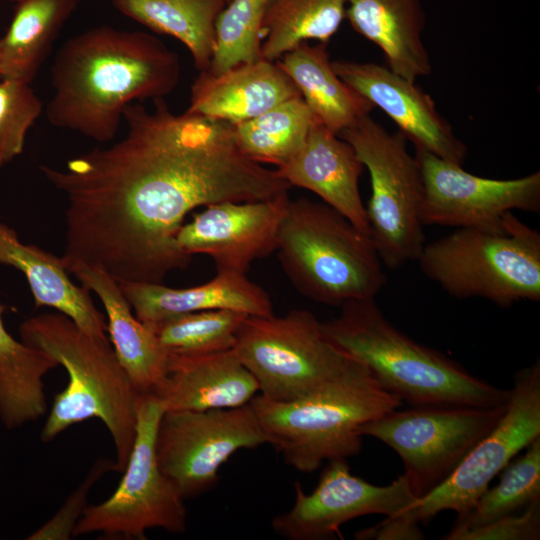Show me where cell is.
I'll return each mask as SVG.
<instances>
[{"mask_svg": "<svg viewBox=\"0 0 540 540\" xmlns=\"http://www.w3.org/2000/svg\"><path fill=\"white\" fill-rule=\"evenodd\" d=\"M359 540H418L425 536L418 524H411L394 517H386L379 524L355 533Z\"/></svg>", "mask_w": 540, "mask_h": 540, "instance_id": "8d00e7d4", "label": "cell"}, {"mask_svg": "<svg viewBox=\"0 0 540 540\" xmlns=\"http://www.w3.org/2000/svg\"><path fill=\"white\" fill-rule=\"evenodd\" d=\"M165 412L151 393L140 394L133 449L114 493L88 505L73 537L101 533L107 539H146V531L163 529L182 534L187 529L184 498L161 471L155 452L159 421Z\"/></svg>", "mask_w": 540, "mask_h": 540, "instance_id": "30bf717a", "label": "cell"}, {"mask_svg": "<svg viewBox=\"0 0 540 540\" xmlns=\"http://www.w3.org/2000/svg\"><path fill=\"white\" fill-rule=\"evenodd\" d=\"M368 169L371 196L366 208L370 237L384 267L395 270L416 261L425 235L424 186L419 163L400 131L389 133L369 114L341 131Z\"/></svg>", "mask_w": 540, "mask_h": 540, "instance_id": "ba28073f", "label": "cell"}, {"mask_svg": "<svg viewBox=\"0 0 540 540\" xmlns=\"http://www.w3.org/2000/svg\"><path fill=\"white\" fill-rule=\"evenodd\" d=\"M289 201L287 191L266 200L208 205L182 225L178 244L190 256H209L217 271L246 274L255 260L276 251Z\"/></svg>", "mask_w": 540, "mask_h": 540, "instance_id": "2e32d148", "label": "cell"}, {"mask_svg": "<svg viewBox=\"0 0 540 540\" xmlns=\"http://www.w3.org/2000/svg\"><path fill=\"white\" fill-rule=\"evenodd\" d=\"M0 78H1V73H0Z\"/></svg>", "mask_w": 540, "mask_h": 540, "instance_id": "ab89813d", "label": "cell"}, {"mask_svg": "<svg viewBox=\"0 0 540 540\" xmlns=\"http://www.w3.org/2000/svg\"><path fill=\"white\" fill-rule=\"evenodd\" d=\"M115 470V462L100 457L91 466L83 481L66 498L59 510L26 540H69L87 505L92 487L108 472Z\"/></svg>", "mask_w": 540, "mask_h": 540, "instance_id": "e575fe53", "label": "cell"}, {"mask_svg": "<svg viewBox=\"0 0 540 540\" xmlns=\"http://www.w3.org/2000/svg\"><path fill=\"white\" fill-rule=\"evenodd\" d=\"M247 316L240 311L214 309L174 315L147 326L168 356H201L233 349Z\"/></svg>", "mask_w": 540, "mask_h": 540, "instance_id": "4dcf8cb0", "label": "cell"}, {"mask_svg": "<svg viewBox=\"0 0 540 540\" xmlns=\"http://www.w3.org/2000/svg\"><path fill=\"white\" fill-rule=\"evenodd\" d=\"M19 333L24 343L51 355L68 373L67 386L55 395L41 430V441L51 442L72 425L97 418L113 441L114 471L122 473L136 438L140 394L109 337L87 333L60 312L24 320Z\"/></svg>", "mask_w": 540, "mask_h": 540, "instance_id": "277c9868", "label": "cell"}, {"mask_svg": "<svg viewBox=\"0 0 540 540\" xmlns=\"http://www.w3.org/2000/svg\"><path fill=\"white\" fill-rule=\"evenodd\" d=\"M403 402L361 367L300 398L277 402L256 395L251 401L260 425L285 463L303 473L324 462L356 456L360 427Z\"/></svg>", "mask_w": 540, "mask_h": 540, "instance_id": "5b68a950", "label": "cell"}, {"mask_svg": "<svg viewBox=\"0 0 540 540\" xmlns=\"http://www.w3.org/2000/svg\"><path fill=\"white\" fill-rule=\"evenodd\" d=\"M298 97L299 89L278 63L261 58L220 73L199 72L186 111L235 125Z\"/></svg>", "mask_w": 540, "mask_h": 540, "instance_id": "d6986e66", "label": "cell"}, {"mask_svg": "<svg viewBox=\"0 0 540 540\" xmlns=\"http://www.w3.org/2000/svg\"><path fill=\"white\" fill-rule=\"evenodd\" d=\"M127 131L64 167L41 165L66 201L65 264L83 262L118 283H163L192 260L177 235L193 209L271 199L288 184L248 158L233 124L171 111L164 98L124 110Z\"/></svg>", "mask_w": 540, "mask_h": 540, "instance_id": "6da1fadb", "label": "cell"}, {"mask_svg": "<svg viewBox=\"0 0 540 540\" xmlns=\"http://www.w3.org/2000/svg\"><path fill=\"white\" fill-rule=\"evenodd\" d=\"M332 67L346 84L384 111L410 140L448 162L463 165L467 147L438 112L433 98L416 82L388 67L367 62L333 60Z\"/></svg>", "mask_w": 540, "mask_h": 540, "instance_id": "e0dca14e", "label": "cell"}, {"mask_svg": "<svg viewBox=\"0 0 540 540\" xmlns=\"http://www.w3.org/2000/svg\"><path fill=\"white\" fill-rule=\"evenodd\" d=\"M275 252L295 289L316 303L340 307L376 298L387 282L371 237L306 197L290 199Z\"/></svg>", "mask_w": 540, "mask_h": 540, "instance_id": "8992f818", "label": "cell"}, {"mask_svg": "<svg viewBox=\"0 0 540 540\" xmlns=\"http://www.w3.org/2000/svg\"><path fill=\"white\" fill-rule=\"evenodd\" d=\"M364 165L353 147L315 121L300 150L275 170L290 186L307 189L370 236L359 179Z\"/></svg>", "mask_w": 540, "mask_h": 540, "instance_id": "ac0fdd59", "label": "cell"}, {"mask_svg": "<svg viewBox=\"0 0 540 540\" xmlns=\"http://www.w3.org/2000/svg\"><path fill=\"white\" fill-rule=\"evenodd\" d=\"M0 264L23 273L36 307H51L87 333L107 337V321L95 306L90 290L76 285L62 259L35 245L22 243L16 232L0 222Z\"/></svg>", "mask_w": 540, "mask_h": 540, "instance_id": "603a6c76", "label": "cell"}, {"mask_svg": "<svg viewBox=\"0 0 540 540\" xmlns=\"http://www.w3.org/2000/svg\"><path fill=\"white\" fill-rule=\"evenodd\" d=\"M540 538V500L523 511L505 515L486 523L452 528L443 540H538Z\"/></svg>", "mask_w": 540, "mask_h": 540, "instance_id": "d590c367", "label": "cell"}, {"mask_svg": "<svg viewBox=\"0 0 540 540\" xmlns=\"http://www.w3.org/2000/svg\"><path fill=\"white\" fill-rule=\"evenodd\" d=\"M233 351L256 379L261 395L277 402L300 398L364 367L334 345L305 309L278 317L248 315Z\"/></svg>", "mask_w": 540, "mask_h": 540, "instance_id": "9c48e42d", "label": "cell"}, {"mask_svg": "<svg viewBox=\"0 0 540 540\" xmlns=\"http://www.w3.org/2000/svg\"><path fill=\"white\" fill-rule=\"evenodd\" d=\"M415 499L403 474L378 486L353 475L347 459H335L328 461L310 494L295 483L293 506L275 516L271 526L287 540L331 539L348 521L370 514L393 516Z\"/></svg>", "mask_w": 540, "mask_h": 540, "instance_id": "9a60e30c", "label": "cell"}, {"mask_svg": "<svg viewBox=\"0 0 540 540\" xmlns=\"http://www.w3.org/2000/svg\"><path fill=\"white\" fill-rule=\"evenodd\" d=\"M415 157L424 186V226L491 227L513 210L540 213V172L516 179H490L427 151L416 150Z\"/></svg>", "mask_w": 540, "mask_h": 540, "instance_id": "5bb4252c", "label": "cell"}, {"mask_svg": "<svg viewBox=\"0 0 540 540\" xmlns=\"http://www.w3.org/2000/svg\"><path fill=\"white\" fill-rule=\"evenodd\" d=\"M80 0H22L0 38L1 78L31 84Z\"/></svg>", "mask_w": 540, "mask_h": 540, "instance_id": "484cf974", "label": "cell"}, {"mask_svg": "<svg viewBox=\"0 0 540 540\" xmlns=\"http://www.w3.org/2000/svg\"><path fill=\"white\" fill-rule=\"evenodd\" d=\"M180 75L178 54L159 38L109 25L91 27L57 52L46 117L54 127L110 142L128 105L164 98Z\"/></svg>", "mask_w": 540, "mask_h": 540, "instance_id": "7a4b0ae2", "label": "cell"}, {"mask_svg": "<svg viewBox=\"0 0 540 540\" xmlns=\"http://www.w3.org/2000/svg\"><path fill=\"white\" fill-rule=\"evenodd\" d=\"M346 19L381 49L394 73L413 82L431 73L422 41L425 12L421 0H348Z\"/></svg>", "mask_w": 540, "mask_h": 540, "instance_id": "cb8c5ba5", "label": "cell"}, {"mask_svg": "<svg viewBox=\"0 0 540 540\" xmlns=\"http://www.w3.org/2000/svg\"><path fill=\"white\" fill-rule=\"evenodd\" d=\"M269 444L250 403L227 409L165 411L155 452L164 475L184 499L212 489L218 471L236 451Z\"/></svg>", "mask_w": 540, "mask_h": 540, "instance_id": "4fadbf2b", "label": "cell"}, {"mask_svg": "<svg viewBox=\"0 0 540 540\" xmlns=\"http://www.w3.org/2000/svg\"><path fill=\"white\" fill-rule=\"evenodd\" d=\"M498 407L415 406L394 409L360 427V433L392 448L417 498L442 484L467 453L498 423Z\"/></svg>", "mask_w": 540, "mask_h": 540, "instance_id": "8fae6325", "label": "cell"}, {"mask_svg": "<svg viewBox=\"0 0 540 540\" xmlns=\"http://www.w3.org/2000/svg\"><path fill=\"white\" fill-rule=\"evenodd\" d=\"M226 3H228L230 0H224Z\"/></svg>", "mask_w": 540, "mask_h": 540, "instance_id": "f35d334b", "label": "cell"}, {"mask_svg": "<svg viewBox=\"0 0 540 540\" xmlns=\"http://www.w3.org/2000/svg\"><path fill=\"white\" fill-rule=\"evenodd\" d=\"M81 285L94 292L107 315L115 354L139 394L153 391L163 378L168 354L154 332L132 313L119 283L102 269L83 262L65 264Z\"/></svg>", "mask_w": 540, "mask_h": 540, "instance_id": "7402d4cb", "label": "cell"}, {"mask_svg": "<svg viewBox=\"0 0 540 540\" xmlns=\"http://www.w3.org/2000/svg\"><path fill=\"white\" fill-rule=\"evenodd\" d=\"M501 472L498 484L487 488L465 515L457 517L453 528L473 527L519 513L540 500V436Z\"/></svg>", "mask_w": 540, "mask_h": 540, "instance_id": "1f68e13d", "label": "cell"}, {"mask_svg": "<svg viewBox=\"0 0 540 540\" xmlns=\"http://www.w3.org/2000/svg\"><path fill=\"white\" fill-rule=\"evenodd\" d=\"M540 436V361L519 370L496 426L467 453L452 474L395 517L427 524L438 513L465 515L508 463Z\"/></svg>", "mask_w": 540, "mask_h": 540, "instance_id": "7c38bea8", "label": "cell"}, {"mask_svg": "<svg viewBox=\"0 0 540 540\" xmlns=\"http://www.w3.org/2000/svg\"><path fill=\"white\" fill-rule=\"evenodd\" d=\"M340 307L336 317L321 322L325 336L410 407L507 403L510 390L487 383L441 352L411 339L385 317L375 298L348 301Z\"/></svg>", "mask_w": 540, "mask_h": 540, "instance_id": "3957f363", "label": "cell"}, {"mask_svg": "<svg viewBox=\"0 0 540 540\" xmlns=\"http://www.w3.org/2000/svg\"><path fill=\"white\" fill-rule=\"evenodd\" d=\"M268 0H230L215 25L210 73L261 59L260 27Z\"/></svg>", "mask_w": 540, "mask_h": 540, "instance_id": "d6a6232c", "label": "cell"}, {"mask_svg": "<svg viewBox=\"0 0 540 540\" xmlns=\"http://www.w3.org/2000/svg\"><path fill=\"white\" fill-rule=\"evenodd\" d=\"M315 121L303 98L298 97L233 125L234 136L248 158L280 167L300 150Z\"/></svg>", "mask_w": 540, "mask_h": 540, "instance_id": "f546056e", "label": "cell"}, {"mask_svg": "<svg viewBox=\"0 0 540 540\" xmlns=\"http://www.w3.org/2000/svg\"><path fill=\"white\" fill-rule=\"evenodd\" d=\"M5 310L0 304V421L13 430L46 413L43 377L59 364L45 351L12 337L4 326Z\"/></svg>", "mask_w": 540, "mask_h": 540, "instance_id": "4316f807", "label": "cell"}, {"mask_svg": "<svg viewBox=\"0 0 540 540\" xmlns=\"http://www.w3.org/2000/svg\"><path fill=\"white\" fill-rule=\"evenodd\" d=\"M1 1H6V2L17 4V3L21 2L22 0H1ZM80 1L83 2V1H87V0H80Z\"/></svg>", "mask_w": 540, "mask_h": 540, "instance_id": "74e56055", "label": "cell"}, {"mask_svg": "<svg viewBox=\"0 0 540 540\" xmlns=\"http://www.w3.org/2000/svg\"><path fill=\"white\" fill-rule=\"evenodd\" d=\"M416 261L457 299L482 298L502 308L540 301V233L512 212L495 226L456 228L425 244Z\"/></svg>", "mask_w": 540, "mask_h": 540, "instance_id": "52a82bcc", "label": "cell"}, {"mask_svg": "<svg viewBox=\"0 0 540 540\" xmlns=\"http://www.w3.org/2000/svg\"><path fill=\"white\" fill-rule=\"evenodd\" d=\"M259 386L233 349L201 356H168L153 389L165 411L227 409L246 405Z\"/></svg>", "mask_w": 540, "mask_h": 540, "instance_id": "ffe728a7", "label": "cell"}, {"mask_svg": "<svg viewBox=\"0 0 540 540\" xmlns=\"http://www.w3.org/2000/svg\"><path fill=\"white\" fill-rule=\"evenodd\" d=\"M348 0H268L260 27L263 59L276 62L302 42L328 44L346 19Z\"/></svg>", "mask_w": 540, "mask_h": 540, "instance_id": "f1b7e54d", "label": "cell"}, {"mask_svg": "<svg viewBox=\"0 0 540 540\" xmlns=\"http://www.w3.org/2000/svg\"><path fill=\"white\" fill-rule=\"evenodd\" d=\"M138 320L151 325L168 317L205 310L229 309L254 316L273 315L270 295L246 274L217 271L210 281L189 288L163 283H119Z\"/></svg>", "mask_w": 540, "mask_h": 540, "instance_id": "44dd1931", "label": "cell"}, {"mask_svg": "<svg viewBox=\"0 0 540 540\" xmlns=\"http://www.w3.org/2000/svg\"><path fill=\"white\" fill-rule=\"evenodd\" d=\"M276 62L295 83L315 119L337 135L375 108L339 78L327 44L302 42Z\"/></svg>", "mask_w": 540, "mask_h": 540, "instance_id": "d4e9b609", "label": "cell"}, {"mask_svg": "<svg viewBox=\"0 0 540 540\" xmlns=\"http://www.w3.org/2000/svg\"><path fill=\"white\" fill-rule=\"evenodd\" d=\"M122 15L155 33L179 40L190 52L196 69L210 67L215 48V25L224 0H110Z\"/></svg>", "mask_w": 540, "mask_h": 540, "instance_id": "83f0119b", "label": "cell"}, {"mask_svg": "<svg viewBox=\"0 0 540 540\" xmlns=\"http://www.w3.org/2000/svg\"><path fill=\"white\" fill-rule=\"evenodd\" d=\"M42 111L30 84L0 78V168L22 154L28 131Z\"/></svg>", "mask_w": 540, "mask_h": 540, "instance_id": "836d02e7", "label": "cell"}]
</instances>
